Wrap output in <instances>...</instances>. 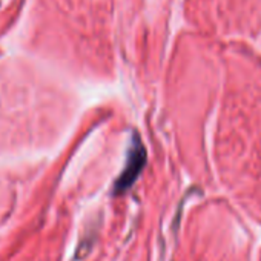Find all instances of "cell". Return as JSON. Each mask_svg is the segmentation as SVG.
Instances as JSON below:
<instances>
[{"label":"cell","mask_w":261,"mask_h":261,"mask_svg":"<svg viewBox=\"0 0 261 261\" xmlns=\"http://www.w3.org/2000/svg\"><path fill=\"white\" fill-rule=\"evenodd\" d=\"M143 165H145V151H143V146L134 148L133 154H130V157H129L127 168L123 171L121 178L117 183V189L118 191H124V189H127L130 185H133V181L139 175V172L143 168Z\"/></svg>","instance_id":"cell-1"}]
</instances>
